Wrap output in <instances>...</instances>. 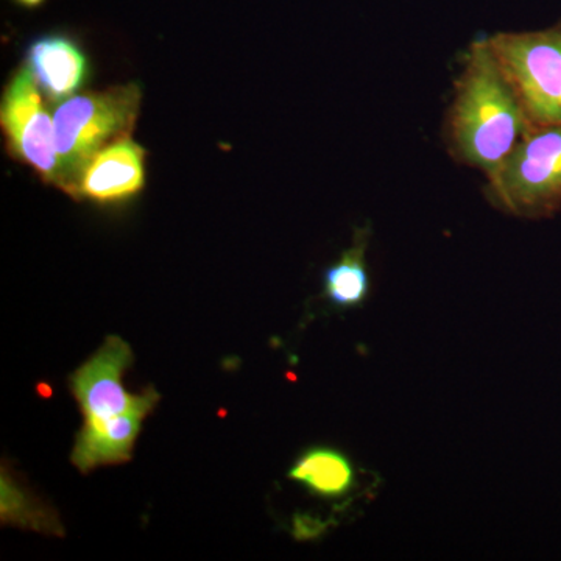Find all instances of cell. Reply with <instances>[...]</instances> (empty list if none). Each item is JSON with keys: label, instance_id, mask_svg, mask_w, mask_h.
I'll list each match as a JSON object with an SVG mask.
<instances>
[{"label": "cell", "instance_id": "obj_1", "mask_svg": "<svg viewBox=\"0 0 561 561\" xmlns=\"http://www.w3.org/2000/svg\"><path fill=\"white\" fill-rule=\"evenodd\" d=\"M531 131L534 127L489 38L476 39L465 55L446 119L453 157L490 180Z\"/></svg>", "mask_w": 561, "mask_h": 561}, {"label": "cell", "instance_id": "obj_2", "mask_svg": "<svg viewBox=\"0 0 561 561\" xmlns=\"http://www.w3.org/2000/svg\"><path fill=\"white\" fill-rule=\"evenodd\" d=\"M131 364L130 345L111 335L94 356L70 375V391L84 416L70 461L81 472L130 460L144 420L160 402L154 389L140 394L125 390L122 376Z\"/></svg>", "mask_w": 561, "mask_h": 561}, {"label": "cell", "instance_id": "obj_3", "mask_svg": "<svg viewBox=\"0 0 561 561\" xmlns=\"http://www.w3.org/2000/svg\"><path fill=\"white\" fill-rule=\"evenodd\" d=\"M140 103L139 83L83 92L60 102L54 111V125L61 191H69L81 168L99 150L122 136L131 135Z\"/></svg>", "mask_w": 561, "mask_h": 561}, {"label": "cell", "instance_id": "obj_4", "mask_svg": "<svg viewBox=\"0 0 561 561\" xmlns=\"http://www.w3.org/2000/svg\"><path fill=\"white\" fill-rule=\"evenodd\" d=\"M496 208L523 219H542L561 208V125L538 128L486 180Z\"/></svg>", "mask_w": 561, "mask_h": 561}, {"label": "cell", "instance_id": "obj_5", "mask_svg": "<svg viewBox=\"0 0 561 561\" xmlns=\"http://www.w3.org/2000/svg\"><path fill=\"white\" fill-rule=\"evenodd\" d=\"M486 38L534 130L561 125V21L545 31Z\"/></svg>", "mask_w": 561, "mask_h": 561}, {"label": "cell", "instance_id": "obj_6", "mask_svg": "<svg viewBox=\"0 0 561 561\" xmlns=\"http://www.w3.org/2000/svg\"><path fill=\"white\" fill-rule=\"evenodd\" d=\"M38 83L22 65L10 77L0 102V127L11 157L24 162L46 183L60 186V161L54 116L44 106Z\"/></svg>", "mask_w": 561, "mask_h": 561}, {"label": "cell", "instance_id": "obj_7", "mask_svg": "<svg viewBox=\"0 0 561 561\" xmlns=\"http://www.w3.org/2000/svg\"><path fill=\"white\" fill-rule=\"evenodd\" d=\"M146 157L131 135L122 136L88 160L66 194L102 206L128 203L146 187Z\"/></svg>", "mask_w": 561, "mask_h": 561}, {"label": "cell", "instance_id": "obj_8", "mask_svg": "<svg viewBox=\"0 0 561 561\" xmlns=\"http://www.w3.org/2000/svg\"><path fill=\"white\" fill-rule=\"evenodd\" d=\"M25 65L51 102L72 98L91 76L90 60L79 41L58 32L32 39L25 51Z\"/></svg>", "mask_w": 561, "mask_h": 561}, {"label": "cell", "instance_id": "obj_9", "mask_svg": "<svg viewBox=\"0 0 561 561\" xmlns=\"http://www.w3.org/2000/svg\"><path fill=\"white\" fill-rule=\"evenodd\" d=\"M289 478L327 500L345 496L356 485V471L348 457L323 446L302 453L291 465Z\"/></svg>", "mask_w": 561, "mask_h": 561}, {"label": "cell", "instance_id": "obj_10", "mask_svg": "<svg viewBox=\"0 0 561 561\" xmlns=\"http://www.w3.org/2000/svg\"><path fill=\"white\" fill-rule=\"evenodd\" d=\"M367 245L368 230L357 231L353 245L324 272V297L332 306L357 308L367 300L370 294V275L365 260Z\"/></svg>", "mask_w": 561, "mask_h": 561}, {"label": "cell", "instance_id": "obj_11", "mask_svg": "<svg viewBox=\"0 0 561 561\" xmlns=\"http://www.w3.org/2000/svg\"><path fill=\"white\" fill-rule=\"evenodd\" d=\"M2 494H0V516L3 524H13L21 529L41 531V534L62 535V526L57 513L41 504L27 493L20 483L2 470Z\"/></svg>", "mask_w": 561, "mask_h": 561}, {"label": "cell", "instance_id": "obj_12", "mask_svg": "<svg viewBox=\"0 0 561 561\" xmlns=\"http://www.w3.org/2000/svg\"><path fill=\"white\" fill-rule=\"evenodd\" d=\"M324 529H327L324 524L319 519L311 518V516H297L295 518L294 530L298 540H311V538L319 537Z\"/></svg>", "mask_w": 561, "mask_h": 561}, {"label": "cell", "instance_id": "obj_13", "mask_svg": "<svg viewBox=\"0 0 561 561\" xmlns=\"http://www.w3.org/2000/svg\"><path fill=\"white\" fill-rule=\"evenodd\" d=\"M16 5L22 7V9L35 10L39 9L41 5L46 3V0H13Z\"/></svg>", "mask_w": 561, "mask_h": 561}]
</instances>
